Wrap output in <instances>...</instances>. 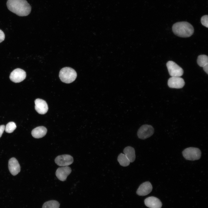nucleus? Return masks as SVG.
<instances>
[{"label": "nucleus", "instance_id": "f257e3e1", "mask_svg": "<svg viewBox=\"0 0 208 208\" xmlns=\"http://www.w3.org/2000/svg\"><path fill=\"white\" fill-rule=\"evenodd\" d=\"M6 5L8 9L19 16H25L31 12V7L26 0H8Z\"/></svg>", "mask_w": 208, "mask_h": 208}, {"label": "nucleus", "instance_id": "f03ea898", "mask_svg": "<svg viewBox=\"0 0 208 208\" xmlns=\"http://www.w3.org/2000/svg\"><path fill=\"white\" fill-rule=\"evenodd\" d=\"M172 30L176 35L182 38L190 37L194 32L192 25L190 23L185 21L174 23L172 27Z\"/></svg>", "mask_w": 208, "mask_h": 208}, {"label": "nucleus", "instance_id": "7ed1b4c3", "mask_svg": "<svg viewBox=\"0 0 208 208\" xmlns=\"http://www.w3.org/2000/svg\"><path fill=\"white\" fill-rule=\"evenodd\" d=\"M77 76L76 72L73 69L70 67H65L60 71L59 77L63 82L69 83L76 79Z\"/></svg>", "mask_w": 208, "mask_h": 208}, {"label": "nucleus", "instance_id": "20e7f679", "mask_svg": "<svg viewBox=\"0 0 208 208\" xmlns=\"http://www.w3.org/2000/svg\"><path fill=\"white\" fill-rule=\"evenodd\" d=\"M201 154V151L199 149L193 147L187 148L182 152V154L184 158L186 160L191 161L199 159Z\"/></svg>", "mask_w": 208, "mask_h": 208}, {"label": "nucleus", "instance_id": "39448f33", "mask_svg": "<svg viewBox=\"0 0 208 208\" xmlns=\"http://www.w3.org/2000/svg\"><path fill=\"white\" fill-rule=\"evenodd\" d=\"M166 66L169 74L171 77H180L183 75V69L174 62L172 61H168Z\"/></svg>", "mask_w": 208, "mask_h": 208}, {"label": "nucleus", "instance_id": "423d86ee", "mask_svg": "<svg viewBox=\"0 0 208 208\" xmlns=\"http://www.w3.org/2000/svg\"><path fill=\"white\" fill-rule=\"evenodd\" d=\"M154 129L151 125H143L138 129L137 135L139 138L144 140L152 136L154 133Z\"/></svg>", "mask_w": 208, "mask_h": 208}, {"label": "nucleus", "instance_id": "0eeeda50", "mask_svg": "<svg viewBox=\"0 0 208 208\" xmlns=\"http://www.w3.org/2000/svg\"><path fill=\"white\" fill-rule=\"evenodd\" d=\"M26 73L23 70L17 68L11 73L10 78L12 82L17 83L23 81L26 77Z\"/></svg>", "mask_w": 208, "mask_h": 208}, {"label": "nucleus", "instance_id": "6e6552de", "mask_svg": "<svg viewBox=\"0 0 208 208\" xmlns=\"http://www.w3.org/2000/svg\"><path fill=\"white\" fill-rule=\"evenodd\" d=\"M55 163L60 166H68L73 162V158L69 155H63L57 156L55 159Z\"/></svg>", "mask_w": 208, "mask_h": 208}, {"label": "nucleus", "instance_id": "1a4fd4ad", "mask_svg": "<svg viewBox=\"0 0 208 208\" xmlns=\"http://www.w3.org/2000/svg\"><path fill=\"white\" fill-rule=\"evenodd\" d=\"M185 84L183 79L180 77H171L168 79V85L171 88L180 89L182 88Z\"/></svg>", "mask_w": 208, "mask_h": 208}, {"label": "nucleus", "instance_id": "9d476101", "mask_svg": "<svg viewBox=\"0 0 208 208\" xmlns=\"http://www.w3.org/2000/svg\"><path fill=\"white\" fill-rule=\"evenodd\" d=\"M71 171V168L69 166L59 167L57 170L55 174L58 179L63 181L66 180L67 177L70 174Z\"/></svg>", "mask_w": 208, "mask_h": 208}, {"label": "nucleus", "instance_id": "9b49d317", "mask_svg": "<svg viewBox=\"0 0 208 208\" xmlns=\"http://www.w3.org/2000/svg\"><path fill=\"white\" fill-rule=\"evenodd\" d=\"M35 108L39 114H44L46 113L48 109L47 103L45 101L40 99H37L35 101Z\"/></svg>", "mask_w": 208, "mask_h": 208}, {"label": "nucleus", "instance_id": "f8f14e48", "mask_svg": "<svg viewBox=\"0 0 208 208\" xmlns=\"http://www.w3.org/2000/svg\"><path fill=\"white\" fill-rule=\"evenodd\" d=\"M152 189L151 183L149 181H146L140 185L137 190L136 193L139 196H146L152 191Z\"/></svg>", "mask_w": 208, "mask_h": 208}, {"label": "nucleus", "instance_id": "ddd939ff", "mask_svg": "<svg viewBox=\"0 0 208 208\" xmlns=\"http://www.w3.org/2000/svg\"><path fill=\"white\" fill-rule=\"evenodd\" d=\"M144 202L146 206L149 208H161L162 205L160 200L154 196L146 198L145 199Z\"/></svg>", "mask_w": 208, "mask_h": 208}, {"label": "nucleus", "instance_id": "4468645a", "mask_svg": "<svg viewBox=\"0 0 208 208\" xmlns=\"http://www.w3.org/2000/svg\"><path fill=\"white\" fill-rule=\"evenodd\" d=\"M8 168L11 173L14 176L16 175L20 172V166L18 161L15 158L12 157L9 159Z\"/></svg>", "mask_w": 208, "mask_h": 208}, {"label": "nucleus", "instance_id": "2eb2a0df", "mask_svg": "<svg viewBox=\"0 0 208 208\" xmlns=\"http://www.w3.org/2000/svg\"><path fill=\"white\" fill-rule=\"evenodd\" d=\"M47 132V128L44 127L40 126L34 129L31 131L32 136L35 138H40L44 136Z\"/></svg>", "mask_w": 208, "mask_h": 208}, {"label": "nucleus", "instance_id": "dca6fc26", "mask_svg": "<svg viewBox=\"0 0 208 208\" xmlns=\"http://www.w3.org/2000/svg\"><path fill=\"white\" fill-rule=\"evenodd\" d=\"M123 152L129 160L130 162H133L135 160V155L134 149L131 146H128L124 148Z\"/></svg>", "mask_w": 208, "mask_h": 208}, {"label": "nucleus", "instance_id": "f3484780", "mask_svg": "<svg viewBox=\"0 0 208 208\" xmlns=\"http://www.w3.org/2000/svg\"><path fill=\"white\" fill-rule=\"evenodd\" d=\"M118 161L120 165L123 166H129L130 161L126 155L122 153H120L118 157Z\"/></svg>", "mask_w": 208, "mask_h": 208}, {"label": "nucleus", "instance_id": "a211bd4d", "mask_svg": "<svg viewBox=\"0 0 208 208\" xmlns=\"http://www.w3.org/2000/svg\"><path fill=\"white\" fill-rule=\"evenodd\" d=\"M198 65L200 67H203L208 64V57L205 55H199L197 60Z\"/></svg>", "mask_w": 208, "mask_h": 208}, {"label": "nucleus", "instance_id": "6ab92c4d", "mask_svg": "<svg viewBox=\"0 0 208 208\" xmlns=\"http://www.w3.org/2000/svg\"><path fill=\"white\" fill-rule=\"evenodd\" d=\"M60 204L55 200H50L45 202L42 208H59Z\"/></svg>", "mask_w": 208, "mask_h": 208}, {"label": "nucleus", "instance_id": "aec40b11", "mask_svg": "<svg viewBox=\"0 0 208 208\" xmlns=\"http://www.w3.org/2000/svg\"><path fill=\"white\" fill-rule=\"evenodd\" d=\"M16 127V125L15 122H10L7 124L5 127V131L7 133H12Z\"/></svg>", "mask_w": 208, "mask_h": 208}, {"label": "nucleus", "instance_id": "412c9836", "mask_svg": "<svg viewBox=\"0 0 208 208\" xmlns=\"http://www.w3.org/2000/svg\"><path fill=\"white\" fill-rule=\"evenodd\" d=\"M201 22L202 25L205 27H208V16L205 15L203 16L201 19Z\"/></svg>", "mask_w": 208, "mask_h": 208}, {"label": "nucleus", "instance_id": "4be33fe9", "mask_svg": "<svg viewBox=\"0 0 208 208\" xmlns=\"http://www.w3.org/2000/svg\"><path fill=\"white\" fill-rule=\"evenodd\" d=\"M5 37L4 33L0 29V43L4 40Z\"/></svg>", "mask_w": 208, "mask_h": 208}, {"label": "nucleus", "instance_id": "5701e85b", "mask_svg": "<svg viewBox=\"0 0 208 208\" xmlns=\"http://www.w3.org/2000/svg\"><path fill=\"white\" fill-rule=\"evenodd\" d=\"M5 128V126L2 125L0 126V138Z\"/></svg>", "mask_w": 208, "mask_h": 208}, {"label": "nucleus", "instance_id": "b1692460", "mask_svg": "<svg viewBox=\"0 0 208 208\" xmlns=\"http://www.w3.org/2000/svg\"><path fill=\"white\" fill-rule=\"evenodd\" d=\"M203 68L204 70L207 74H208V64L206 65Z\"/></svg>", "mask_w": 208, "mask_h": 208}]
</instances>
